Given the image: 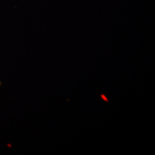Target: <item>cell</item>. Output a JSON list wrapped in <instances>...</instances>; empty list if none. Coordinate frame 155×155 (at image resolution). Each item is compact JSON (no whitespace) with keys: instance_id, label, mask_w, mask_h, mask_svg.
<instances>
[{"instance_id":"1","label":"cell","mask_w":155,"mask_h":155,"mask_svg":"<svg viewBox=\"0 0 155 155\" xmlns=\"http://www.w3.org/2000/svg\"><path fill=\"white\" fill-rule=\"evenodd\" d=\"M0 85H1V83H0Z\"/></svg>"}]
</instances>
